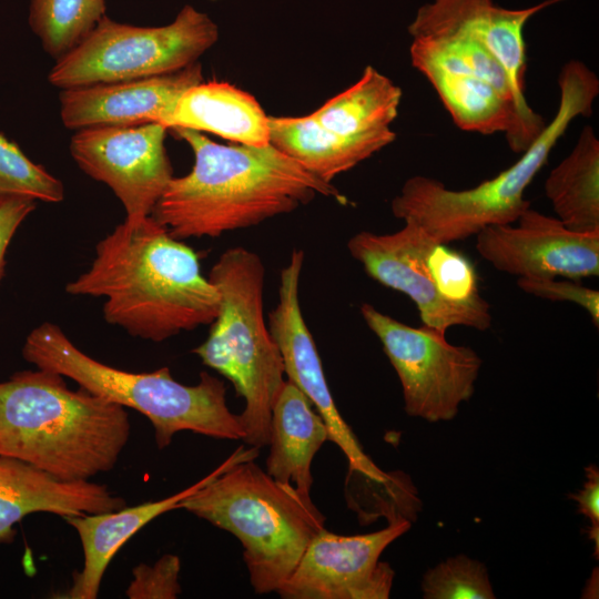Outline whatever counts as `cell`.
<instances>
[{
	"label": "cell",
	"mask_w": 599,
	"mask_h": 599,
	"mask_svg": "<svg viewBox=\"0 0 599 599\" xmlns=\"http://www.w3.org/2000/svg\"><path fill=\"white\" fill-rule=\"evenodd\" d=\"M448 245L434 241L427 254L428 268L439 294L456 304L483 301L474 263Z\"/></svg>",
	"instance_id": "cell-27"
},
{
	"label": "cell",
	"mask_w": 599,
	"mask_h": 599,
	"mask_svg": "<svg viewBox=\"0 0 599 599\" xmlns=\"http://www.w3.org/2000/svg\"><path fill=\"white\" fill-rule=\"evenodd\" d=\"M209 280L220 294L219 313L193 353L244 399L243 441L261 448L268 445L273 405L285 383L280 348L264 321L265 267L256 253L235 246L221 254Z\"/></svg>",
	"instance_id": "cell-8"
},
{
	"label": "cell",
	"mask_w": 599,
	"mask_h": 599,
	"mask_svg": "<svg viewBox=\"0 0 599 599\" xmlns=\"http://www.w3.org/2000/svg\"><path fill=\"white\" fill-rule=\"evenodd\" d=\"M194 154L190 173L172 177L151 216L177 240L219 237L295 211L316 195L345 197L271 144L223 145L190 129H171Z\"/></svg>",
	"instance_id": "cell-3"
},
{
	"label": "cell",
	"mask_w": 599,
	"mask_h": 599,
	"mask_svg": "<svg viewBox=\"0 0 599 599\" xmlns=\"http://www.w3.org/2000/svg\"><path fill=\"white\" fill-rule=\"evenodd\" d=\"M125 500L105 485L64 481L18 458L0 455V544L14 539V525L33 512L61 517L119 510Z\"/></svg>",
	"instance_id": "cell-18"
},
{
	"label": "cell",
	"mask_w": 599,
	"mask_h": 599,
	"mask_svg": "<svg viewBox=\"0 0 599 599\" xmlns=\"http://www.w3.org/2000/svg\"><path fill=\"white\" fill-rule=\"evenodd\" d=\"M162 125L209 132L237 144H270L268 116L257 100L226 82L203 81L185 90Z\"/></svg>",
	"instance_id": "cell-19"
},
{
	"label": "cell",
	"mask_w": 599,
	"mask_h": 599,
	"mask_svg": "<svg viewBox=\"0 0 599 599\" xmlns=\"http://www.w3.org/2000/svg\"><path fill=\"white\" fill-rule=\"evenodd\" d=\"M161 123L91 126L77 130L70 153L90 177L106 184L123 204L125 220L151 215L173 169Z\"/></svg>",
	"instance_id": "cell-11"
},
{
	"label": "cell",
	"mask_w": 599,
	"mask_h": 599,
	"mask_svg": "<svg viewBox=\"0 0 599 599\" xmlns=\"http://www.w3.org/2000/svg\"><path fill=\"white\" fill-rule=\"evenodd\" d=\"M104 0H30L29 26L55 60L77 47L105 16Z\"/></svg>",
	"instance_id": "cell-24"
},
{
	"label": "cell",
	"mask_w": 599,
	"mask_h": 599,
	"mask_svg": "<svg viewBox=\"0 0 599 599\" xmlns=\"http://www.w3.org/2000/svg\"><path fill=\"white\" fill-rule=\"evenodd\" d=\"M65 292L104 297L109 324L152 342L210 325L220 307L197 254L151 215L124 220L101 240L90 268Z\"/></svg>",
	"instance_id": "cell-2"
},
{
	"label": "cell",
	"mask_w": 599,
	"mask_h": 599,
	"mask_svg": "<svg viewBox=\"0 0 599 599\" xmlns=\"http://www.w3.org/2000/svg\"><path fill=\"white\" fill-rule=\"evenodd\" d=\"M524 9L494 0H429L408 26L413 67L433 85L463 131L504 133L522 153L546 126L507 77L526 65Z\"/></svg>",
	"instance_id": "cell-1"
},
{
	"label": "cell",
	"mask_w": 599,
	"mask_h": 599,
	"mask_svg": "<svg viewBox=\"0 0 599 599\" xmlns=\"http://www.w3.org/2000/svg\"><path fill=\"white\" fill-rule=\"evenodd\" d=\"M378 531L342 536L321 530L309 542L298 565L277 590L283 599H387L394 570L380 561L383 551L404 535L410 522L389 517Z\"/></svg>",
	"instance_id": "cell-12"
},
{
	"label": "cell",
	"mask_w": 599,
	"mask_h": 599,
	"mask_svg": "<svg viewBox=\"0 0 599 599\" xmlns=\"http://www.w3.org/2000/svg\"><path fill=\"white\" fill-rule=\"evenodd\" d=\"M254 460L232 465L185 497L180 508L234 535L254 591L267 595L290 578L326 518L313 500Z\"/></svg>",
	"instance_id": "cell-7"
},
{
	"label": "cell",
	"mask_w": 599,
	"mask_h": 599,
	"mask_svg": "<svg viewBox=\"0 0 599 599\" xmlns=\"http://www.w3.org/2000/svg\"><path fill=\"white\" fill-rule=\"evenodd\" d=\"M361 314L399 378L405 412L430 423L453 419L474 394L483 363L479 355L450 344L445 334L404 324L368 303L362 304Z\"/></svg>",
	"instance_id": "cell-10"
},
{
	"label": "cell",
	"mask_w": 599,
	"mask_h": 599,
	"mask_svg": "<svg viewBox=\"0 0 599 599\" xmlns=\"http://www.w3.org/2000/svg\"><path fill=\"white\" fill-rule=\"evenodd\" d=\"M326 440L329 436L323 418L306 396L285 380L272 409L265 471L292 486L305 500H312L311 466Z\"/></svg>",
	"instance_id": "cell-20"
},
{
	"label": "cell",
	"mask_w": 599,
	"mask_h": 599,
	"mask_svg": "<svg viewBox=\"0 0 599 599\" xmlns=\"http://www.w3.org/2000/svg\"><path fill=\"white\" fill-rule=\"evenodd\" d=\"M0 195L58 203L64 199V187L59 179L32 162L17 143L0 133Z\"/></svg>",
	"instance_id": "cell-25"
},
{
	"label": "cell",
	"mask_w": 599,
	"mask_h": 599,
	"mask_svg": "<svg viewBox=\"0 0 599 599\" xmlns=\"http://www.w3.org/2000/svg\"><path fill=\"white\" fill-rule=\"evenodd\" d=\"M123 406L64 376L37 368L0 382V455L64 480H89L114 468L130 438Z\"/></svg>",
	"instance_id": "cell-4"
},
{
	"label": "cell",
	"mask_w": 599,
	"mask_h": 599,
	"mask_svg": "<svg viewBox=\"0 0 599 599\" xmlns=\"http://www.w3.org/2000/svg\"><path fill=\"white\" fill-rule=\"evenodd\" d=\"M560 99L551 122L508 169L467 190H450L436 179L409 177L392 201L395 217L420 226L435 242L450 244L490 225L514 224L530 201L524 194L551 150L578 116H589L599 79L585 63L570 60L558 77Z\"/></svg>",
	"instance_id": "cell-5"
},
{
	"label": "cell",
	"mask_w": 599,
	"mask_h": 599,
	"mask_svg": "<svg viewBox=\"0 0 599 599\" xmlns=\"http://www.w3.org/2000/svg\"><path fill=\"white\" fill-rule=\"evenodd\" d=\"M258 456V448L238 447L226 460L206 477L170 497L148 501L119 510L68 516L64 520L73 527L83 549V568L74 572L73 583L63 598L95 599L104 572L121 547L142 527L160 515L180 508L181 501L206 485L232 465L252 460Z\"/></svg>",
	"instance_id": "cell-17"
},
{
	"label": "cell",
	"mask_w": 599,
	"mask_h": 599,
	"mask_svg": "<svg viewBox=\"0 0 599 599\" xmlns=\"http://www.w3.org/2000/svg\"><path fill=\"white\" fill-rule=\"evenodd\" d=\"M402 89L374 67L345 91L326 101L312 115L326 129L346 136L393 131L398 115Z\"/></svg>",
	"instance_id": "cell-23"
},
{
	"label": "cell",
	"mask_w": 599,
	"mask_h": 599,
	"mask_svg": "<svg viewBox=\"0 0 599 599\" xmlns=\"http://www.w3.org/2000/svg\"><path fill=\"white\" fill-rule=\"evenodd\" d=\"M303 261V251L294 250L281 272L278 303L268 315V329L280 348L285 375L323 418L329 440L341 448L348 460L349 473L358 474L369 483L388 485L390 475L378 468L364 453L331 394L319 354L300 304Z\"/></svg>",
	"instance_id": "cell-14"
},
{
	"label": "cell",
	"mask_w": 599,
	"mask_h": 599,
	"mask_svg": "<svg viewBox=\"0 0 599 599\" xmlns=\"http://www.w3.org/2000/svg\"><path fill=\"white\" fill-rule=\"evenodd\" d=\"M517 285L525 293L555 302H571L587 311L596 327L599 326V292L575 280L518 278Z\"/></svg>",
	"instance_id": "cell-29"
},
{
	"label": "cell",
	"mask_w": 599,
	"mask_h": 599,
	"mask_svg": "<svg viewBox=\"0 0 599 599\" xmlns=\"http://www.w3.org/2000/svg\"><path fill=\"white\" fill-rule=\"evenodd\" d=\"M433 242L420 226L405 221L390 234L358 232L348 240L347 248L370 278L414 302L423 325L445 335L453 326L488 329L493 315L485 298L456 304L439 294L427 264Z\"/></svg>",
	"instance_id": "cell-13"
},
{
	"label": "cell",
	"mask_w": 599,
	"mask_h": 599,
	"mask_svg": "<svg viewBox=\"0 0 599 599\" xmlns=\"http://www.w3.org/2000/svg\"><path fill=\"white\" fill-rule=\"evenodd\" d=\"M199 61L176 72L62 89L60 116L70 130L163 123L180 95L203 82Z\"/></svg>",
	"instance_id": "cell-16"
},
{
	"label": "cell",
	"mask_w": 599,
	"mask_h": 599,
	"mask_svg": "<svg viewBox=\"0 0 599 599\" xmlns=\"http://www.w3.org/2000/svg\"><path fill=\"white\" fill-rule=\"evenodd\" d=\"M268 132L271 145L328 183L396 139L394 131L342 135L323 126L312 114L268 116Z\"/></svg>",
	"instance_id": "cell-21"
},
{
	"label": "cell",
	"mask_w": 599,
	"mask_h": 599,
	"mask_svg": "<svg viewBox=\"0 0 599 599\" xmlns=\"http://www.w3.org/2000/svg\"><path fill=\"white\" fill-rule=\"evenodd\" d=\"M181 561L175 555H164L154 565L133 568V580L126 589L130 599H175L181 593Z\"/></svg>",
	"instance_id": "cell-28"
},
{
	"label": "cell",
	"mask_w": 599,
	"mask_h": 599,
	"mask_svg": "<svg viewBox=\"0 0 599 599\" xmlns=\"http://www.w3.org/2000/svg\"><path fill=\"white\" fill-rule=\"evenodd\" d=\"M516 223L490 225L475 235L477 252L496 270L531 280L599 275V231H571L531 207Z\"/></svg>",
	"instance_id": "cell-15"
},
{
	"label": "cell",
	"mask_w": 599,
	"mask_h": 599,
	"mask_svg": "<svg viewBox=\"0 0 599 599\" xmlns=\"http://www.w3.org/2000/svg\"><path fill=\"white\" fill-rule=\"evenodd\" d=\"M34 209V199L22 195H0V281L4 276L9 244L20 224Z\"/></svg>",
	"instance_id": "cell-30"
},
{
	"label": "cell",
	"mask_w": 599,
	"mask_h": 599,
	"mask_svg": "<svg viewBox=\"0 0 599 599\" xmlns=\"http://www.w3.org/2000/svg\"><path fill=\"white\" fill-rule=\"evenodd\" d=\"M587 480L583 483L582 488L573 495H570V499H573L577 505V512L583 515L589 519L590 526L588 528V536L595 542V552L598 558L599 554V469L596 465L591 464L586 469Z\"/></svg>",
	"instance_id": "cell-31"
},
{
	"label": "cell",
	"mask_w": 599,
	"mask_h": 599,
	"mask_svg": "<svg viewBox=\"0 0 599 599\" xmlns=\"http://www.w3.org/2000/svg\"><path fill=\"white\" fill-rule=\"evenodd\" d=\"M219 39L216 23L186 4L162 27H135L104 16L48 74L62 89L156 77L182 70Z\"/></svg>",
	"instance_id": "cell-9"
},
{
	"label": "cell",
	"mask_w": 599,
	"mask_h": 599,
	"mask_svg": "<svg viewBox=\"0 0 599 599\" xmlns=\"http://www.w3.org/2000/svg\"><path fill=\"white\" fill-rule=\"evenodd\" d=\"M22 356L37 368L58 373L92 394L144 415L160 449L182 430L219 439L245 436L240 415L226 405L224 383L206 372L200 374L196 385L189 386L175 380L167 367L151 373L114 368L80 351L49 322L31 331Z\"/></svg>",
	"instance_id": "cell-6"
},
{
	"label": "cell",
	"mask_w": 599,
	"mask_h": 599,
	"mask_svg": "<svg viewBox=\"0 0 599 599\" xmlns=\"http://www.w3.org/2000/svg\"><path fill=\"white\" fill-rule=\"evenodd\" d=\"M426 599H494L487 568L478 560L458 555L429 569L423 578Z\"/></svg>",
	"instance_id": "cell-26"
},
{
	"label": "cell",
	"mask_w": 599,
	"mask_h": 599,
	"mask_svg": "<svg viewBox=\"0 0 599 599\" xmlns=\"http://www.w3.org/2000/svg\"><path fill=\"white\" fill-rule=\"evenodd\" d=\"M545 193L566 227L581 233L599 231V140L590 125L551 170Z\"/></svg>",
	"instance_id": "cell-22"
}]
</instances>
